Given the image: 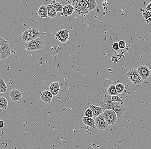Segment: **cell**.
Here are the masks:
<instances>
[{
	"label": "cell",
	"instance_id": "cell-25",
	"mask_svg": "<svg viewBox=\"0 0 151 149\" xmlns=\"http://www.w3.org/2000/svg\"><path fill=\"white\" fill-rule=\"evenodd\" d=\"M142 15L144 18L145 19L147 23L151 22V11L144 10L142 12Z\"/></svg>",
	"mask_w": 151,
	"mask_h": 149
},
{
	"label": "cell",
	"instance_id": "cell-23",
	"mask_svg": "<svg viewBox=\"0 0 151 149\" xmlns=\"http://www.w3.org/2000/svg\"><path fill=\"white\" fill-rule=\"evenodd\" d=\"M107 92L108 94L111 96L118 95V94L116 90V87L114 85H110L108 87Z\"/></svg>",
	"mask_w": 151,
	"mask_h": 149
},
{
	"label": "cell",
	"instance_id": "cell-12",
	"mask_svg": "<svg viewBox=\"0 0 151 149\" xmlns=\"http://www.w3.org/2000/svg\"><path fill=\"white\" fill-rule=\"evenodd\" d=\"M53 96L49 91H44L40 93V98L41 100L46 103H50Z\"/></svg>",
	"mask_w": 151,
	"mask_h": 149
},
{
	"label": "cell",
	"instance_id": "cell-4",
	"mask_svg": "<svg viewBox=\"0 0 151 149\" xmlns=\"http://www.w3.org/2000/svg\"><path fill=\"white\" fill-rule=\"evenodd\" d=\"M0 53L3 59H5L11 55V48L3 37H0Z\"/></svg>",
	"mask_w": 151,
	"mask_h": 149
},
{
	"label": "cell",
	"instance_id": "cell-33",
	"mask_svg": "<svg viewBox=\"0 0 151 149\" xmlns=\"http://www.w3.org/2000/svg\"><path fill=\"white\" fill-rule=\"evenodd\" d=\"M1 53H0V61H1Z\"/></svg>",
	"mask_w": 151,
	"mask_h": 149
},
{
	"label": "cell",
	"instance_id": "cell-28",
	"mask_svg": "<svg viewBox=\"0 0 151 149\" xmlns=\"http://www.w3.org/2000/svg\"><path fill=\"white\" fill-rule=\"evenodd\" d=\"M112 101L114 103L123 102L122 100L118 96V95L111 96Z\"/></svg>",
	"mask_w": 151,
	"mask_h": 149
},
{
	"label": "cell",
	"instance_id": "cell-16",
	"mask_svg": "<svg viewBox=\"0 0 151 149\" xmlns=\"http://www.w3.org/2000/svg\"><path fill=\"white\" fill-rule=\"evenodd\" d=\"M74 10V8L72 5L67 4L63 7L62 12L65 17H67L71 15Z\"/></svg>",
	"mask_w": 151,
	"mask_h": 149
},
{
	"label": "cell",
	"instance_id": "cell-24",
	"mask_svg": "<svg viewBox=\"0 0 151 149\" xmlns=\"http://www.w3.org/2000/svg\"><path fill=\"white\" fill-rule=\"evenodd\" d=\"M7 91V86L3 79H0V93H5Z\"/></svg>",
	"mask_w": 151,
	"mask_h": 149
},
{
	"label": "cell",
	"instance_id": "cell-17",
	"mask_svg": "<svg viewBox=\"0 0 151 149\" xmlns=\"http://www.w3.org/2000/svg\"><path fill=\"white\" fill-rule=\"evenodd\" d=\"M37 14L41 18L47 19L48 17L47 7L44 5L40 6L38 10Z\"/></svg>",
	"mask_w": 151,
	"mask_h": 149
},
{
	"label": "cell",
	"instance_id": "cell-3",
	"mask_svg": "<svg viewBox=\"0 0 151 149\" xmlns=\"http://www.w3.org/2000/svg\"><path fill=\"white\" fill-rule=\"evenodd\" d=\"M44 44V40L41 38H38L26 43L25 50L30 51H37L43 49Z\"/></svg>",
	"mask_w": 151,
	"mask_h": 149
},
{
	"label": "cell",
	"instance_id": "cell-5",
	"mask_svg": "<svg viewBox=\"0 0 151 149\" xmlns=\"http://www.w3.org/2000/svg\"><path fill=\"white\" fill-rule=\"evenodd\" d=\"M126 74L129 79L131 81L137 86H139L144 81L143 79L138 72L137 69L130 68Z\"/></svg>",
	"mask_w": 151,
	"mask_h": 149
},
{
	"label": "cell",
	"instance_id": "cell-2",
	"mask_svg": "<svg viewBox=\"0 0 151 149\" xmlns=\"http://www.w3.org/2000/svg\"><path fill=\"white\" fill-rule=\"evenodd\" d=\"M72 4L74 11L80 15L85 16L89 12V10L86 2L84 1L72 0Z\"/></svg>",
	"mask_w": 151,
	"mask_h": 149
},
{
	"label": "cell",
	"instance_id": "cell-8",
	"mask_svg": "<svg viewBox=\"0 0 151 149\" xmlns=\"http://www.w3.org/2000/svg\"><path fill=\"white\" fill-rule=\"evenodd\" d=\"M113 110L116 114L118 118H120L124 114L126 111V107L123 102L115 103Z\"/></svg>",
	"mask_w": 151,
	"mask_h": 149
},
{
	"label": "cell",
	"instance_id": "cell-32",
	"mask_svg": "<svg viewBox=\"0 0 151 149\" xmlns=\"http://www.w3.org/2000/svg\"><path fill=\"white\" fill-rule=\"evenodd\" d=\"M4 123L3 121L0 120V129L4 127Z\"/></svg>",
	"mask_w": 151,
	"mask_h": 149
},
{
	"label": "cell",
	"instance_id": "cell-20",
	"mask_svg": "<svg viewBox=\"0 0 151 149\" xmlns=\"http://www.w3.org/2000/svg\"><path fill=\"white\" fill-rule=\"evenodd\" d=\"M50 4L56 11L57 13V12H61L62 11L63 8V6L61 3H60L59 2L57 1L56 0H53Z\"/></svg>",
	"mask_w": 151,
	"mask_h": 149
},
{
	"label": "cell",
	"instance_id": "cell-26",
	"mask_svg": "<svg viewBox=\"0 0 151 149\" xmlns=\"http://www.w3.org/2000/svg\"><path fill=\"white\" fill-rule=\"evenodd\" d=\"M115 87L118 94L122 93L125 90V86L122 83H118L115 85Z\"/></svg>",
	"mask_w": 151,
	"mask_h": 149
},
{
	"label": "cell",
	"instance_id": "cell-15",
	"mask_svg": "<svg viewBox=\"0 0 151 149\" xmlns=\"http://www.w3.org/2000/svg\"><path fill=\"white\" fill-rule=\"evenodd\" d=\"M89 108L92 110L93 114V117L96 118L97 116H99L101 114H102L103 110L102 108L99 106H95V105L91 104L90 105Z\"/></svg>",
	"mask_w": 151,
	"mask_h": 149
},
{
	"label": "cell",
	"instance_id": "cell-30",
	"mask_svg": "<svg viewBox=\"0 0 151 149\" xmlns=\"http://www.w3.org/2000/svg\"><path fill=\"white\" fill-rule=\"evenodd\" d=\"M113 49L115 51H118V50L119 49L118 42H115L113 44Z\"/></svg>",
	"mask_w": 151,
	"mask_h": 149
},
{
	"label": "cell",
	"instance_id": "cell-22",
	"mask_svg": "<svg viewBox=\"0 0 151 149\" xmlns=\"http://www.w3.org/2000/svg\"><path fill=\"white\" fill-rule=\"evenodd\" d=\"M7 100L6 98L1 96L0 97V109L5 110L8 107Z\"/></svg>",
	"mask_w": 151,
	"mask_h": 149
},
{
	"label": "cell",
	"instance_id": "cell-6",
	"mask_svg": "<svg viewBox=\"0 0 151 149\" xmlns=\"http://www.w3.org/2000/svg\"><path fill=\"white\" fill-rule=\"evenodd\" d=\"M103 115L109 125H113L116 122L118 117L113 109H108L103 111Z\"/></svg>",
	"mask_w": 151,
	"mask_h": 149
},
{
	"label": "cell",
	"instance_id": "cell-21",
	"mask_svg": "<svg viewBox=\"0 0 151 149\" xmlns=\"http://www.w3.org/2000/svg\"><path fill=\"white\" fill-rule=\"evenodd\" d=\"M86 2L89 11H92L95 9L97 7V3L95 0H83Z\"/></svg>",
	"mask_w": 151,
	"mask_h": 149
},
{
	"label": "cell",
	"instance_id": "cell-14",
	"mask_svg": "<svg viewBox=\"0 0 151 149\" xmlns=\"http://www.w3.org/2000/svg\"><path fill=\"white\" fill-rule=\"evenodd\" d=\"M60 90L59 84L58 82L54 81L50 85L49 91L51 93L53 96H56L58 94Z\"/></svg>",
	"mask_w": 151,
	"mask_h": 149
},
{
	"label": "cell",
	"instance_id": "cell-19",
	"mask_svg": "<svg viewBox=\"0 0 151 149\" xmlns=\"http://www.w3.org/2000/svg\"><path fill=\"white\" fill-rule=\"evenodd\" d=\"M47 14L48 16L52 18H55L57 16V12L51 4L47 6Z\"/></svg>",
	"mask_w": 151,
	"mask_h": 149
},
{
	"label": "cell",
	"instance_id": "cell-29",
	"mask_svg": "<svg viewBox=\"0 0 151 149\" xmlns=\"http://www.w3.org/2000/svg\"><path fill=\"white\" fill-rule=\"evenodd\" d=\"M119 49H123L126 47V43L123 40H121L118 42Z\"/></svg>",
	"mask_w": 151,
	"mask_h": 149
},
{
	"label": "cell",
	"instance_id": "cell-9",
	"mask_svg": "<svg viewBox=\"0 0 151 149\" xmlns=\"http://www.w3.org/2000/svg\"><path fill=\"white\" fill-rule=\"evenodd\" d=\"M95 127L101 130H106L109 126L106 122L103 114L96 118H95Z\"/></svg>",
	"mask_w": 151,
	"mask_h": 149
},
{
	"label": "cell",
	"instance_id": "cell-11",
	"mask_svg": "<svg viewBox=\"0 0 151 149\" xmlns=\"http://www.w3.org/2000/svg\"><path fill=\"white\" fill-rule=\"evenodd\" d=\"M70 32L66 29L61 30L56 33L57 39L62 43H65L69 40Z\"/></svg>",
	"mask_w": 151,
	"mask_h": 149
},
{
	"label": "cell",
	"instance_id": "cell-10",
	"mask_svg": "<svg viewBox=\"0 0 151 149\" xmlns=\"http://www.w3.org/2000/svg\"><path fill=\"white\" fill-rule=\"evenodd\" d=\"M138 72L139 74L143 80L147 79L150 76L151 71L149 67L145 66H140L137 69Z\"/></svg>",
	"mask_w": 151,
	"mask_h": 149
},
{
	"label": "cell",
	"instance_id": "cell-13",
	"mask_svg": "<svg viewBox=\"0 0 151 149\" xmlns=\"http://www.w3.org/2000/svg\"><path fill=\"white\" fill-rule=\"evenodd\" d=\"M10 96L13 101L16 102L22 100V93L16 89H13L10 93Z\"/></svg>",
	"mask_w": 151,
	"mask_h": 149
},
{
	"label": "cell",
	"instance_id": "cell-18",
	"mask_svg": "<svg viewBox=\"0 0 151 149\" xmlns=\"http://www.w3.org/2000/svg\"><path fill=\"white\" fill-rule=\"evenodd\" d=\"M82 122L83 124L91 128H95V120L93 118L84 116L82 118Z\"/></svg>",
	"mask_w": 151,
	"mask_h": 149
},
{
	"label": "cell",
	"instance_id": "cell-31",
	"mask_svg": "<svg viewBox=\"0 0 151 149\" xmlns=\"http://www.w3.org/2000/svg\"><path fill=\"white\" fill-rule=\"evenodd\" d=\"M145 10H146V11H151V2L146 6Z\"/></svg>",
	"mask_w": 151,
	"mask_h": 149
},
{
	"label": "cell",
	"instance_id": "cell-1",
	"mask_svg": "<svg viewBox=\"0 0 151 149\" xmlns=\"http://www.w3.org/2000/svg\"><path fill=\"white\" fill-rule=\"evenodd\" d=\"M40 32L36 27L29 28L23 32L22 35V38L23 42H28L34 39L39 38Z\"/></svg>",
	"mask_w": 151,
	"mask_h": 149
},
{
	"label": "cell",
	"instance_id": "cell-7",
	"mask_svg": "<svg viewBox=\"0 0 151 149\" xmlns=\"http://www.w3.org/2000/svg\"><path fill=\"white\" fill-rule=\"evenodd\" d=\"M114 103L111 99V96L107 94L105 95V97L100 101L99 105L104 111L106 109H113Z\"/></svg>",
	"mask_w": 151,
	"mask_h": 149
},
{
	"label": "cell",
	"instance_id": "cell-27",
	"mask_svg": "<svg viewBox=\"0 0 151 149\" xmlns=\"http://www.w3.org/2000/svg\"><path fill=\"white\" fill-rule=\"evenodd\" d=\"M85 116L89 118H93V111L90 108H87L85 112Z\"/></svg>",
	"mask_w": 151,
	"mask_h": 149
}]
</instances>
